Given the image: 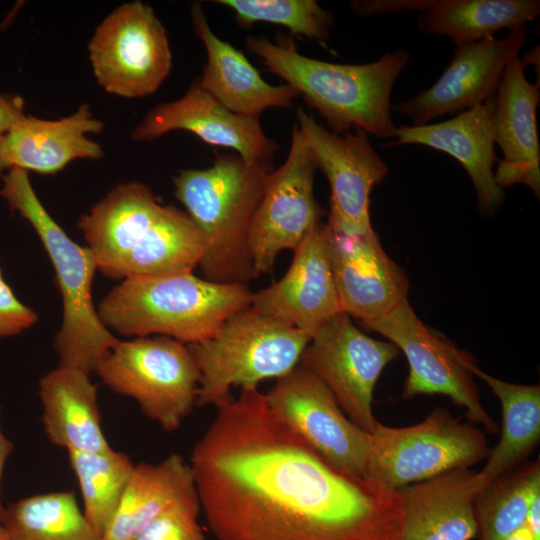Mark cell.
<instances>
[{
    "label": "cell",
    "mask_w": 540,
    "mask_h": 540,
    "mask_svg": "<svg viewBox=\"0 0 540 540\" xmlns=\"http://www.w3.org/2000/svg\"><path fill=\"white\" fill-rule=\"evenodd\" d=\"M95 372L166 432L178 429L196 405V362L186 344L167 336L119 340Z\"/></svg>",
    "instance_id": "cell-8"
},
{
    "label": "cell",
    "mask_w": 540,
    "mask_h": 540,
    "mask_svg": "<svg viewBox=\"0 0 540 540\" xmlns=\"http://www.w3.org/2000/svg\"><path fill=\"white\" fill-rule=\"evenodd\" d=\"M398 354L393 343L364 334L350 316L340 312L313 334L300 364L326 385L355 425L372 433L379 423L372 411L374 388Z\"/></svg>",
    "instance_id": "cell-13"
},
{
    "label": "cell",
    "mask_w": 540,
    "mask_h": 540,
    "mask_svg": "<svg viewBox=\"0 0 540 540\" xmlns=\"http://www.w3.org/2000/svg\"><path fill=\"white\" fill-rule=\"evenodd\" d=\"M78 228L97 269L113 279L192 272L204 251L189 215L162 204L139 181L111 189L81 216Z\"/></svg>",
    "instance_id": "cell-2"
},
{
    "label": "cell",
    "mask_w": 540,
    "mask_h": 540,
    "mask_svg": "<svg viewBox=\"0 0 540 540\" xmlns=\"http://www.w3.org/2000/svg\"><path fill=\"white\" fill-rule=\"evenodd\" d=\"M103 127L87 104L58 120L25 115L0 135V172L18 168L55 174L75 159H100L101 146L87 134L100 133Z\"/></svg>",
    "instance_id": "cell-22"
},
{
    "label": "cell",
    "mask_w": 540,
    "mask_h": 540,
    "mask_svg": "<svg viewBox=\"0 0 540 540\" xmlns=\"http://www.w3.org/2000/svg\"><path fill=\"white\" fill-rule=\"evenodd\" d=\"M326 226L342 312L366 326L408 300L409 279L385 252L374 230L349 236Z\"/></svg>",
    "instance_id": "cell-18"
},
{
    "label": "cell",
    "mask_w": 540,
    "mask_h": 540,
    "mask_svg": "<svg viewBox=\"0 0 540 540\" xmlns=\"http://www.w3.org/2000/svg\"><path fill=\"white\" fill-rule=\"evenodd\" d=\"M370 436L368 478L396 490L469 468L489 452L486 437L475 424L462 423L440 407L408 427L379 422Z\"/></svg>",
    "instance_id": "cell-9"
},
{
    "label": "cell",
    "mask_w": 540,
    "mask_h": 540,
    "mask_svg": "<svg viewBox=\"0 0 540 540\" xmlns=\"http://www.w3.org/2000/svg\"><path fill=\"white\" fill-rule=\"evenodd\" d=\"M189 465L218 540H402L399 491L335 469L257 387L217 407Z\"/></svg>",
    "instance_id": "cell-1"
},
{
    "label": "cell",
    "mask_w": 540,
    "mask_h": 540,
    "mask_svg": "<svg viewBox=\"0 0 540 540\" xmlns=\"http://www.w3.org/2000/svg\"><path fill=\"white\" fill-rule=\"evenodd\" d=\"M247 284L215 283L178 272L124 279L97 309L102 323L126 337L167 336L186 345L212 337L251 306Z\"/></svg>",
    "instance_id": "cell-5"
},
{
    "label": "cell",
    "mask_w": 540,
    "mask_h": 540,
    "mask_svg": "<svg viewBox=\"0 0 540 540\" xmlns=\"http://www.w3.org/2000/svg\"><path fill=\"white\" fill-rule=\"evenodd\" d=\"M271 411L338 471L368 478L371 436L342 411L326 385L298 364L265 394Z\"/></svg>",
    "instance_id": "cell-12"
},
{
    "label": "cell",
    "mask_w": 540,
    "mask_h": 540,
    "mask_svg": "<svg viewBox=\"0 0 540 540\" xmlns=\"http://www.w3.org/2000/svg\"><path fill=\"white\" fill-rule=\"evenodd\" d=\"M231 9L243 27L257 22L281 25L294 36L325 41L334 23L333 14L314 0H217Z\"/></svg>",
    "instance_id": "cell-32"
},
{
    "label": "cell",
    "mask_w": 540,
    "mask_h": 540,
    "mask_svg": "<svg viewBox=\"0 0 540 540\" xmlns=\"http://www.w3.org/2000/svg\"><path fill=\"white\" fill-rule=\"evenodd\" d=\"M527 37L526 26L509 30L502 38L458 45L435 84L416 96L391 106L414 126L454 115L482 104L497 92L506 67L519 57Z\"/></svg>",
    "instance_id": "cell-16"
},
{
    "label": "cell",
    "mask_w": 540,
    "mask_h": 540,
    "mask_svg": "<svg viewBox=\"0 0 540 540\" xmlns=\"http://www.w3.org/2000/svg\"><path fill=\"white\" fill-rule=\"evenodd\" d=\"M311 336L253 309L229 317L210 338L188 344L199 370L196 405L216 408L235 386L257 387L299 363Z\"/></svg>",
    "instance_id": "cell-7"
},
{
    "label": "cell",
    "mask_w": 540,
    "mask_h": 540,
    "mask_svg": "<svg viewBox=\"0 0 540 540\" xmlns=\"http://www.w3.org/2000/svg\"><path fill=\"white\" fill-rule=\"evenodd\" d=\"M538 495L539 459L523 462L486 483L474 500L480 540H500L524 526Z\"/></svg>",
    "instance_id": "cell-30"
},
{
    "label": "cell",
    "mask_w": 540,
    "mask_h": 540,
    "mask_svg": "<svg viewBox=\"0 0 540 540\" xmlns=\"http://www.w3.org/2000/svg\"><path fill=\"white\" fill-rule=\"evenodd\" d=\"M174 130H185L204 142L233 149L249 163L272 165L279 146L269 138L258 118L236 114L206 92L196 79L172 102L153 108L132 131L135 141H151Z\"/></svg>",
    "instance_id": "cell-19"
},
{
    "label": "cell",
    "mask_w": 540,
    "mask_h": 540,
    "mask_svg": "<svg viewBox=\"0 0 540 540\" xmlns=\"http://www.w3.org/2000/svg\"><path fill=\"white\" fill-rule=\"evenodd\" d=\"M475 472L455 469L399 489L402 540H471L478 535Z\"/></svg>",
    "instance_id": "cell-24"
},
{
    "label": "cell",
    "mask_w": 540,
    "mask_h": 540,
    "mask_svg": "<svg viewBox=\"0 0 540 540\" xmlns=\"http://www.w3.org/2000/svg\"><path fill=\"white\" fill-rule=\"evenodd\" d=\"M88 50L98 84L120 97L153 94L172 68L166 29L141 1L113 10L96 28Z\"/></svg>",
    "instance_id": "cell-10"
},
{
    "label": "cell",
    "mask_w": 540,
    "mask_h": 540,
    "mask_svg": "<svg viewBox=\"0 0 540 540\" xmlns=\"http://www.w3.org/2000/svg\"><path fill=\"white\" fill-rule=\"evenodd\" d=\"M38 393L44 432L53 445L84 452L111 448L103 433L97 387L90 373L58 366L41 378Z\"/></svg>",
    "instance_id": "cell-25"
},
{
    "label": "cell",
    "mask_w": 540,
    "mask_h": 540,
    "mask_svg": "<svg viewBox=\"0 0 540 540\" xmlns=\"http://www.w3.org/2000/svg\"><path fill=\"white\" fill-rule=\"evenodd\" d=\"M318 170L314 155L294 125L285 162L267 177L249 230V247L259 275L272 270L285 249L295 250L321 222L323 210L314 196Z\"/></svg>",
    "instance_id": "cell-14"
},
{
    "label": "cell",
    "mask_w": 540,
    "mask_h": 540,
    "mask_svg": "<svg viewBox=\"0 0 540 540\" xmlns=\"http://www.w3.org/2000/svg\"><path fill=\"white\" fill-rule=\"evenodd\" d=\"M496 94L449 120L419 126H396L385 147L417 144L442 151L455 158L468 173L476 194L478 211L493 215L503 202L504 190L494 177L498 162L494 150L492 120Z\"/></svg>",
    "instance_id": "cell-20"
},
{
    "label": "cell",
    "mask_w": 540,
    "mask_h": 540,
    "mask_svg": "<svg viewBox=\"0 0 540 540\" xmlns=\"http://www.w3.org/2000/svg\"><path fill=\"white\" fill-rule=\"evenodd\" d=\"M198 495L181 499L154 517L134 540H206L198 523Z\"/></svg>",
    "instance_id": "cell-33"
},
{
    "label": "cell",
    "mask_w": 540,
    "mask_h": 540,
    "mask_svg": "<svg viewBox=\"0 0 540 540\" xmlns=\"http://www.w3.org/2000/svg\"><path fill=\"white\" fill-rule=\"evenodd\" d=\"M0 524L10 540H101L69 491L10 503L3 508Z\"/></svg>",
    "instance_id": "cell-29"
},
{
    "label": "cell",
    "mask_w": 540,
    "mask_h": 540,
    "mask_svg": "<svg viewBox=\"0 0 540 540\" xmlns=\"http://www.w3.org/2000/svg\"><path fill=\"white\" fill-rule=\"evenodd\" d=\"M272 165L249 163L238 154L219 155L203 170H183L173 178L175 197L197 227L204 251V279L247 284L257 278L249 230Z\"/></svg>",
    "instance_id": "cell-4"
},
{
    "label": "cell",
    "mask_w": 540,
    "mask_h": 540,
    "mask_svg": "<svg viewBox=\"0 0 540 540\" xmlns=\"http://www.w3.org/2000/svg\"><path fill=\"white\" fill-rule=\"evenodd\" d=\"M525 526L536 540H540V495L536 496L530 505Z\"/></svg>",
    "instance_id": "cell-37"
},
{
    "label": "cell",
    "mask_w": 540,
    "mask_h": 540,
    "mask_svg": "<svg viewBox=\"0 0 540 540\" xmlns=\"http://www.w3.org/2000/svg\"><path fill=\"white\" fill-rule=\"evenodd\" d=\"M431 0H364L351 2V8L360 16H373L392 12L422 11Z\"/></svg>",
    "instance_id": "cell-35"
},
{
    "label": "cell",
    "mask_w": 540,
    "mask_h": 540,
    "mask_svg": "<svg viewBox=\"0 0 540 540\" xmlns=\"http://www.w3.org/2000/svg\"><path fill=\"white\" fill-rule=\"evenodd\" d=\"M194 495L198 494L191 467L179 454L156 464L139 463L101 540H134L161 511Z\"/></svg>",
    "instance_id": "cell-26"
},
{
    "label": "cell",
    "mask_w": 540,
    "mask_h": 540,
    "mask_svg": "<svg viewBox=\"0 0 540 540\" xmlns=\"http://www.w3.org/2000/svg\"><path fill=\"white\" fill-rule=\"evenodd\" d=\"M67 453L82 495L83 513L102 536L119 507L135 464L126 454L112 448L98 452L69 450Z\"/></svg>",
    "instance_id": "cell-31"
},
{
    "label": "cell",
    "mask_w": 540,
    "mask_h": 540,
    "mask_svg": "<svg viewBox=\"0 0 540 540\" xmlns=\"http://www.w3.org/2000/svg\"><path fill=\"white\" fill-rule=\"evenodd\" d=\"M2 181L0 195L34 228L55 270L63 301V320L54 340L59 366L91 374L119 341L102 323L93 304L95 258L88 247L75 243L49 215L28 172L13 168L2 176Z\"/></svg>",
    "instance_id": "cell-6"
},
{
    "label": "cell",
    "mask_w": 540,
    "mask_h": 540,
    "mask_svg": "<svg viewBox=\"0 0 540 540\" xmlns=\"http://www.w3.org/2000/svg\"><path fill=\"white\" fill-rule=\"evenodd\" d=\"M499 398L502 431L497 445L489 449L487 461L474 479L478 490L497 476L525 462L540 440V387L503 381L482 371L476 362L469 366Z\"/></svg>",
    "instance_id": "cell-27"
},
{
    "label": "cell",
    "mask_w": 540,
    "mask_h": 540,
    "mask_svg": "<svg viewBox=\"0 0 540 540\" xmlns=\"http://www.w3.org/2000/svg\"><path fill=\"white\" fill-rule=\"evenodd\" d=\"M364 327L383 335L406 356L409 373L402 394L404 399L417 395L448 396L465 409L469 422L482 425L491 434L498 431L497 424L481 403L469 368L475 360L428 328L408 300Z\"/></svg>",
    "instance_id": "cell-11"
},
{
    "label": "cell",
    "mask_w": 540,
    "mask_h": 540,
    "mask_svg": "<svg viewBox=\"0 0 540 540\" xmlns=\"http://www.w3.org/2000/svg\"><path fill=\"white\" fill-rule=\"evenodd\" d=\"M500 540H536L529 529L524 525Z\"/></svg>",
    "instance_id": "cell-39"
},
{
    "label": "cell",
    "mask_w": 540,
    "mask_h": 540,
    "mask_svg": "<svg viewBox=\"0 0 540 540\" xmlns=\"http://www.w3.org/2000/svg\"><path fill=\"white\" fill-rule=\"evenodd\" d=\"M539 14L538 0H431L418 16V27L458 46L526 26Z\"/></svg>",
    "instance_id": "cell-28"
},
{
    "label": "cell",
    "mask_w": 540,
    "mask_h": 540,
    "mask_svg": "<svg viewBox=\"0 0 540 540\" xmlns=\"http://www.w3.org/2000/svg\"><path fill=\"white\" fill-rule=\"evenodd\" d=\"M13 448H14L13 443L10 440H8V438H6V436L3 434L1 425H0V487H1V479H2L5 463L10 453L13 451ZM3 508L4 507L2 506L1 498H0V520H1V515L3 512Z\"/></svg>",
    "instance_id": "cell-38"
},
{
    "label": "cell",
    "mask_w": 540,
    "mask_h": 540,
    "mask_svg": "<svg viewBox=\"0 0 540 540\" xmlns=\"http://www.w3.org/2000/svg\"><path fill=\"white\" fill-rule=\"evenodd\" d=\"M526 64L519 57L505 69L496 92L492 120L494 143L503 153L494 177L503 190L521 183L539 197L540 145L537 130L539 84L525 76Z\"/></svg>",
    "instance_id": "cell-21"
},
{
    "label": "cell",
    "mask_w": 540,
    "mask_h": 540,
    "mask_svg": "<svg viewBox=\"0 0 540 540\" xmlns=\"http://www.w3.org/2000/svg\"><path fill=\"white\" fill-rule=\"evenodd\" d=\"M193 28L203 43L207 61L199 85L230 111L258 118L267 109L293 107L299 97L288 84L271 85L244 54L221 40L210 28L200 4L191 9Z\"/></svg>",
    "instance_id": "cell-23"
},
{
    "label": "cell",
    "mask_w": 540,
    "mask_h": 540,
    "mask_svg": "<svg viewBox=\"0 0 540 540\" xmlns=\"http://www.w3.org/2000/svg\"><path fill=\"white\" fill-rule=\"evenodd\" d=\"M251 307L311 337L342 312L326 224L320 222L294 250L292 263L278 282L252 293Z\"/></svg>",
    "instance_id": "cell-17"
},
{
    "label": "cell",
    "mask_w": 540,
    "mask_h": 540,
    "mask_svg": "<svg viewBox=\"0 0 540 540\" xmlns=\"http://www.w3.org/2000/svg\"><path fill=\"white\" fill-rule=\"evenodd\" d=\"M0 540H10L5 530L1 526V524H0Z\"/></svg>",
    "instance_id": "cell-40"
},
{
    "label": "cell",
    "mask_w": 540,
    "mask_h": 540,
    "mask_svg": "<svg viewBox=\"0 0 540 540\" xmlns=\"http://www.w3.org/2000/svg\"><path fill=\"white\" fill-rule=\"evenodd\" d=\"M24 116V101L21 96L0 93V135Z\"/></svg>",
    "instance_id": "cell-36"
},
{
    "label": "cell",
    "mask_w": 540,
    "mask_h": 540,
    "mask_svg": "<svg viewBox=\"0 0 540 540\" xmlns=\"http://www.w3.org/2000/svg\"><path fill=\"white\" fill-rule=\"evenodd\" d=\"M246 47L268 70L291 86L325 120L330 131L344 134L362 129L388 139L396 127L391 95L410 54L397 50L366 64H337L306 57L284 36L269 41L249 36Z\"/></svg>",
    "instance_id": "cell-3"
},
{
    "label": "cell",
    "mask_w": 540,
    "mask_h": 540,
    "mask_svg": "<svg viewBox=\"0 0 540 540\" xmlns=\"http://www.w3.org/2000/svg\"><path fill=\"white\" fill-rule=\"evenodd\" d=\"M37 320V314L17 299L0 271V338L21 334Z\"/></svg>",
    "instance_id": "cell-34"
},
{
    "label": "cell",
    "mask_w": 540,
    "mask_h": 540,
    "mask_svg": "<svg viewBox=\"0 0 540 540\" xmlns=\"http://www.w3.org/2000/svg\"><path fill=\"white\" fill-rule=\"evenodd\" d=\"M296 118L318 169L330 185V212L326 224L349 236L372 231L370 195L387 176L388 166L373 148L368 133L362 129L333 133L302 108L297 109Z\"/></svg>",
    "instance_id": "cell-15"
}]
</instances>
